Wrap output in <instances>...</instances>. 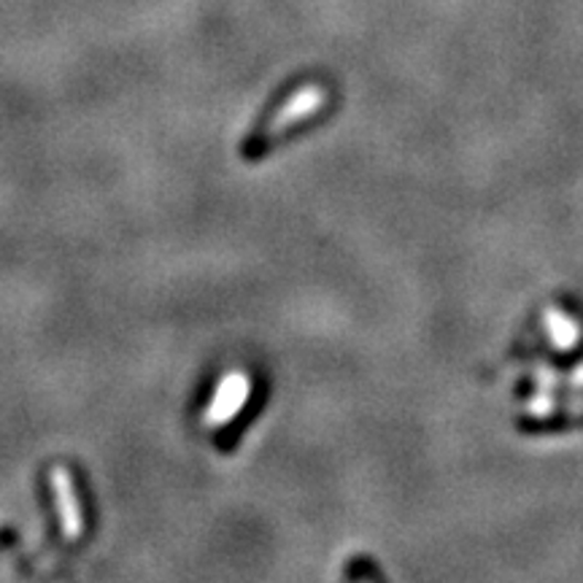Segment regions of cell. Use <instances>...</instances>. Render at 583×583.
<instances>
[{
    "label": "cell",
    "instance_id": "cell-1",
    "mask_svg": "<svg viewBox=\"0 0 583 583\" xmlns=\"http://www.w3.org/2000/svg\"><path fill=\"white\" fill-rule=\"evenodd\" d=\"M248 392H252V381H248V375L243 373L224 375L222 384L216 389L214 400H211L209 411H205V424H209V427H216V424H227L230 418L239 416L243 403L248 400Z\"/></svg>",
    "mask_w": 583,
    "mask_h": 583
},
{
    "label": "cell",
    "instance_id": "cell-2",
    "mask_svg": "<svg viewBox=\"0 0 583 583\" xmlns=\"http://www.w3.org/2000/svg\"><path fill=\"white\" fill-rule=\"evenodd\" d=\"M52 489H54V502H57L60 524H63L65 538L68 540L82 538V532H84L82 502H78L76 486H73L68 467H54L52 470Z\"/></svg>",
    "mask_w": 583,
    "mask_h": 583
},
{
    "label": "cell",
    "instance_id": "cell-3",
    "mask_svg": "<svg viewBox=\"0 0 583 583\" xmlns=\"http://www.w3.org/2000/svg\"><path fill=\"white\" fill-rule=\"evenodd\" d=\"M321 100H325V93H321L319 87H306L300 89V93L292 95L289 100L284 103L282 112H278L276 117L271 119V125H267L265 141H273V138H278L282 132H287L295 121L311 117L316 108L321 106Z\"/></svg>",
    "mask_w": 583,
    "mask_h": 583
},
{
    "label": "cell",
    "instance_id": "cell-4",
    "mask_svg": "<svg viewBox=\"0 0 583 583\" xmlns=\"http://www.w3.org/2000/svg\"><path fill=\"white\" fill-rule=\"evenodd\" d=\"M545 321H549V336L556 343V349H570V346L575 343V338H579V327H575L573 319H568L564 314L549 311V319Z\"/></svg>",
    "mask_w": 583,
    "mask_h": 583
}]
</instances>
